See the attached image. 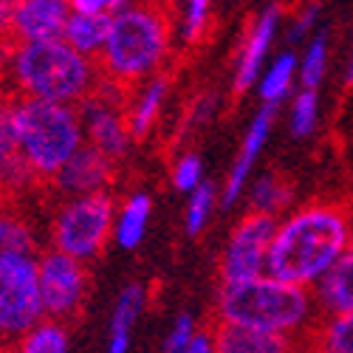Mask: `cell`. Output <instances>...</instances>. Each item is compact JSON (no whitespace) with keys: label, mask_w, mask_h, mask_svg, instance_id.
I'll return each mask as SVG.
<instances>
[{"label":"cell","mask_w":353,"mask_h":353,"mask_svg":"<svg viewBox=\"0 0 353 353\" xmlns=\"http://www.w3.org/2000/svg\"><path fill=\"white\" fill-rule=\"evenodd\" d=\"M353 221L336 201H311L277 221L266 274L314 288L350 249Z\"/></svg>","instance_id":"1"},{"label":"cell","mask_w":353,"mask_h":353,"mask_svg":"<svg viewBox=\"0 0 353 353\" xmlns=\"http://www.w3.org/2000/svg\"><path fill=\"white\" fill-rule=\"evenodd\" d=\"M0 79L12 99H43L79 108L99 85V65L65 40L0 46Z\"/></svg>","instance_id":"2"},{"label":"cell","mask_w":353,"mask_h":353,"mask_svg":"<svg viewBox=\"0 0 353 353\" xmlns=\"http://www.w3.org/2000/svg\"><path fill=\"white\" fill-rule=\"evenodd\" d=\"M172 60V20L167 6L136 0L133 6L110 17L108 43L99 54L102 79L116 82L125 91L167 71Z\"/></svg>","instance_id":"3"},{"label":"cell","mask_w":353,"mask_h":353,"mask_svg":"<svg viewBox=\"0 0 353 353\" xmlns=\"http://www.w3.org/2000/svg\"><path fill=\"white\" fill-rule=\"evenodd\" d=\"M316 300L311 288L260 274L243 283H221L215 297V322L263 328L285 336H305L314 325Z\"/></svg>","instance_id":"4"},{"label":"cell","mask_w":353,"mask_h":353,"mask_svg":"<svg viewBox=\"0 0 353 353\" xmlns=\"http://www.w3.org/2000/svg\"><path fill=\"white\" fill-rule=\"evenodd\" d=\"M14 130L20 159L37 184H51L82 147L85 130L79 108L43 99H14Z\"/></svg>","instance_id":"5"},{"label":"cell","mask_w":353,"mask_h":353,"mask_svg":"<svg viewBox=\"0 0 353 353\" xmlns=\"http://www.w3.org/2000/svg\"><path fill=\"white\" fill-rule=\"evenodd\" d=\"M113 218L116 201L110 192L63 198L51 221V249L91 263L113 241Z\"/></svg>","instance_id":"6"},{"label":"cell","mask_w":353,"mask_h":353,"mask_svg":"<svg viewBox=\"0 0 353 353\" xmlns=\"http://www.w3.org/2000/svg\"><path fill=\"white\" fill-rule=\"evenodd\" d=\"M43 319L37 254H0V339L14 342Z\"/></svg>","instance_id":"7"},{"label":"cell","mask_w":353,"mask_h":353,"mask_svg":"<svg viewBox=\"0 0 353 353\" xmlns=\"http://www.w3.org/2000/svg\"><path fill=\"white\" fill-rule=\"evenodd\" d=\"M125 105H128V91L110 79H99L91 97L79 105L85 144L99 150L113 164L128 159V153L136 144L130 136V128H128Z\"/></svg>","instance_id":"8"},{"label":"cell","mask_w":353,"mask_h":353,"mask_svg":"<svg viewBox=\"0 0 353 353\" xmlns=\"http://www.w3.org/2000/svg\"><path fill=\"white\" fill-rule=\"evenodd\" d=\"M274 229H277V218L243 212L241 221L232 226L229 241L221 252L218 280L221 283H243V280L266 274Z\"/></svg>","instance_id":"9"},{"label":"cell","mask_w":353,"mask_h":353,"mask_svg":"<svg viewBox=\"0 0 353 353\" xmlns=\"http://www.w3.org/2000/svg\"><path fill=\"white\" fill-rule=\"evenodd\" d=\"M37 283H40V300L46 319L68 322L82 311L88 297V269L85 263L48 249L37 254Z\"/></svg>","instance_id":"10"},{"label":"cell","mask_w":353,"mask_h":353,"mask_svg":"<svg viewBox=\"0 0 353 353\" xmlns=\"http://www.w3.org/2000/svg\"><path fill=\"white\" fill-rule=\"evenodd\" d=\"M280 20H283V6L280 3H272L263 9L252 26L246 28L243 34V43L238 48V63H234V79H232V88L234 94H246L249 88L260 79L263 74V63H266V54L274 43V34L280 28Z\"/></svg>","instance_id":"11"},{"label":"cell","mask_w":353,"mask_h":353,"mask_svg":"<svg viewBox=\"0 0 353 353\" xmlns=\"http://www.w3.org/2000/svg\"><path fill=\"white\" fill-rule=\"evenodd\" d=\"M116 181V164L105 159L94 147H82V150L54 175L48 184L60 198H82V195H99L108 192Z\"/></svg>","instance_id":"12"},{"label":"cell","mask_w":353,"mask_h":353,"mask_svg":"<svg viewBox=\"0 0 353 353\" xmlns=\"http://www.w3.org/2000/svg\"><path fill=\"white\" fill-rule=\"evenodd\" d=\"M274 119H277V105H260V110L254 113V119L249 122V130H246L243 144H241V153H238V159H234L226 181H223V190H221V203L223 207H234V203L246 195L252 170H254V164H257V159L263 153V147H266V141H269Z\"/></svg>","instance_id":"13"},{"label":"cell","mask_w":353,"mask_h":353,"mask_svg":"<svg viewBox=\"0 0 353 353\" xmlns=\"http://www.w3.org/2000/svg\"><path fill=\"white\" fill-rule=\"evenodd\" d=\"M68 17V0H20L12 23V43L63 40Z\"/></svg>","instance_id":"14"},{"label":"cell","mask_w":353,"mask_h":353,"mask_svg":"<svg viewBox=\"0 0 353 353\" xmlns=\"http://www.w3.org/2000/svg\"><path fill=\"white\" fill-rule=\"evenodd\" d=\"M215 353H303V336H285L263 328L234 325V322H212Z\"/></svg>","instance_id":"15"},{"label":"cell","mask_w":353,"mask_h":353,"mask_svg":"<svg viewBox=\"0 0 353 353\" xmlns=\"http://www.w3.org/2000/svg\"><path fill=\"white\" fill-rule=\"evenodd\" d=\"M170 88H172V77H170V71H164L153 79L136 85L133 91H128L125 113H128V128H130L133 141L147 139L159 128L164 105L170 99Z\"/></svg>","instance_id":"16"},{"label":"cell","mask_w":353,"mask_h":353,"mask_svg":"<svg viewBox=\"0 0 353 353\" xmlns=\"http://www.w3.org/2000/svg\"><path fill=\"white\" fill-rule=\"evenodd\" d=\"M34 175L20 159L17 130H14V99L0 94V198L17 195L34 187Z\"/></svg>","instance_id":"17"},{"label":"cell","mask_w":353,"mask_h":353,"mask_svg":"<svg viewBox=\"0 0 353 353\" xmlns=\"http://www.w3.org/2000/svg\"><path fill=\"white\" fill-rule=\"evenodd\" d=\"M147 303H150V285L141 280H133L119 291V297H116L113 311H110V322H108V353L130 350L133 328L139 316L144 314Z\"/></svg>","instance_id":"18"},{"label":"cell","mask_w":353,"mask_h":353,"mask_svg":"<svg viewBox=\"0 0 353 353\" xmlns=\"http://www.w3.org/2000/svg\"><path fill=\"white\" fill-rule=\"evenodd\" d=\"M153 218V198L147 192H130L119 207H116V218H113V243L119 249H139L147 226Z\"/></svg>","instance_id":"19"},{"label":"cell","mask_w":353,"mask_h":353,"mask_svg":"<svg viewBox=\"0 0 353 353\" xmlns=\"http://www.w3.org/2000/svg\"><path fill=\"white\" fill-rule=\"evenodd\" d=\"M314 300L322 314L353 311V243L334 263V269L314 285Z\"/></svg>","instance_id":"20"},{"label":"cell","mask_w":353,"mask_h":353,"mask_svg":"<svg viewBox=\"0 0 353 353\" xmlns=\"http://www.w3.org/2000/svg\"><path fill=\"white\" fill-rule=\"evenodd\" d=\"M246 201H249V212L277 218L291 207L294 181L280 170H269V172L257 175V179L246 187Z\"/></svg>","instance_id":"21"},{"label":"cell","mask_w":353,"mask_h":353,"mask_svg":"<svg viewBox=\"0 0 353 353\" xmlns=\"http://www.w3.org/2000/svg\"><path fill=\"white\" fill-rule=\"evenodd\" d=\"M303 353H353V311L316 319L303 336Z\"/></svg>","instance_id":"22"},{"label":"cell","mask_w":353,"mask_h":353,"mask_svg":"<svg viewBox=\"0 0 353 353\" xmlns=\"http://www.w3.org/2000/svg\"><path fill=\"white\" fill-rule=\"evenodd\" d=\"M110 32V17L108 14H74L68 17V26L63 32V40L88 60H99V54L108 43Z\"/></svg>","instance_id":"23"},{"label":"cell","mask_w":353,"mask_h":353,"mask_svg":"<svg viewBox=\"0 0 353 353\" xmlns=\"http://www.w3.org/2000/svg\"><path fill=\"white\" fill-rule=\"evenodd\" d=\"M68 347H71V336L63 322L43 319L40 325L14 339L6 353H68Z\"/></svg>","instance_id":"24"},{"label":"cell","mask_w":353,"mask_h":353,"mask_svg":"<svg viewBox=\"0 0 353 353\" xmlns=\"http://www.w3.org/2000/svg\"><path fill=\"white\" fill-rule=\"evenodd\" d=\"M294 79H297V57L291 51H283L257 79V94L263 105H280L283 97L291 91Z\"/></svg>","instance_id":"25"},{"label":"cell","mask_w":353,"mask_h":353,"mask_svg":"<svg viewBox=\"0 0 353 353\" xmlns=\"http://www.w3.org/2000/svg\"><path fill=\"white\" fill-rule=\"evenodd\" d=\"M37 254L34 229L23 215L0 203V254Z\"/></svg>","instance_id":"26"},{"label":"cell","mask_w":353,"mask_h":353,"mask_svg":"<svg viewBox=\"0 0 353 353\" xmlns=\"http://www.w3.org/2000/svg\"><path fill=\"white\" fill-rule=\"evenodd\" d=\"M218 201H221V195H218V187L212 181H203L198 190L190 192L187 212H184V229H187L190 238H198V234L210 226Z\"/></svg>","instance_id":"27"},{"label":"cell","mask_w":353,"mask_h":353,"mask_svg":"<svg viewBox=\"0 0 353 353\" xmlns=\"http://www.w3.org/2000/svg\"><path fill=\"white\" fill-rule=\"evenodd\" d=\"M325 68H328V37L316 34L308 43L303 60H297V79H300V85L308 88V91H316L322 77H325Z\"/></svg>","instance_id":"28"},{"label":"cell","mask_w":353,"mask_h":353,"mask_svg":"<svg viewBox=\"0 0 353 353\" xmlns=\"http://www.w3.org/2000/svg\"><path fill=\"white\" fill-rule=\"evenodd\" d=\"M210 20H212V0H184L181 17H179L181 40L187 46L201 43L210 32Z\"/></svg>","instance_id":"29"},{"label":"cell","mask_w":353,"mask_h":353,"mask_svg":"<svg viewBox=\"0 0 353 353\" xmlns=\"http://www.w3.org/2000/svg\"><path fill=\"white\" fill-rule=\"evenodd\" d=\"M316 119H319V94L303 88V91L291 102V113H288L291 133L300 136V139L311 136L316 130Z\"/></svg>","instance_id":"30"},{"label":"cell","mask_w":353,"mask_h":353,"mask_svg":"<svg viewBox=\"0 0 353 353\" xmlns=\"http://www.w3.org/2000/svg\"><path fill=\"white\" fill-rule=\"evenodd\" d=\"M170 181H172L175 190L184 192V195L198 190L203 184V164H201V159L195 153H179V156H175V161H172V167H170Z\"/></svg>","instance_id":"31"},{"label":"cell","mask_w":353,"mask_h":353,"mask_svg":"<svg viewBox=\"0 0 353 353\" xmlns=\"http://www.w3.org/2000/svg\"><path fill=\"white\" fill-rule=\"evenodd\" d=\"M198 334V325H195V316L192 314H179L172 319V325H170V331H167V336H164V353H181L187 345H190V339Z\"/></svg>","instance_id":"32"},{"label":"cell","mask_w":353,"mask_h":353,"mask_svg":"<svg viewBox=\"0 0 353 353\" xmlns=\"http://www.w3.org/2000/svg\"><path fill=\"white\" fill-rule=\"evenodd\" d=\"M316 17H319V3H316V0H305V3H300L297 9H294V20L288 26V40L297 43L308 32H314Z\"/></svg>","instance_id":"33"},{"label":"cell","mask_w":353,"mask_h":353,"mask_svg":"<svg viewBox=\"0 0 353 353\" xmlns=\"http://www.w3.org/2000/svg\"><path fill=\"white\" fill-rule=\"evenodd\" d=\"M74 14H108L113 17L119 12V0H68Z\"/></svg>","instance_id":"34"},{"label":"cell","mask_w":353,"mask_h":353,"mask_svg":"<svg viewBox=\"0 0 353 353\" xmlns=\"http://www.w3.org/2000/svg\"><path fill=\"white\" fill-rule=\"evenodd\" d=\"M20 0H0V46L12 43V23Z\"/></svg>","instance_id":"35"},{"label":"cell","mask_w":353,"mask_h":353,"mask_svg":"<svg viewBox=\"0 0 353 353\" xmlns=\"http://www.w3.org/2000/svg\"><path fill=\"white\" fill-rule=\"evenodd\" d=\"M181 353H215V339H212V331H210V328L198 331V334L190 339V345H187Z\"/></svg>","instance_id":"36"},{"label":"cell","mask_w":353,"mask_h":353,"mask_svg":"<svg viewBox=\"0 0 353 353\" xmlns=\"http://www.w3.org/2000/svg\"><path fill=\"white\" fill-rule=\"evenodd\" d=\"M345 85L353 88V54H350V60H347V65H345Z\"/></svg>","instance_id":"37"},{"label":"cell","mask_w":353,"mask_h":353,"mask_svg":"<svg viewBox=\"0 0 353 353\" xmlns=\"http://www.w3.org/2000/svg\"><path fill=\"white\" fill-rule=\"evenodd\" d=\"M144 3H156V6H167V9H170L172 0H144Z\"/></svg>","instance_id":"38"},{"label":"cell","mask_w":353,"mask_h":353,"mask_svg":"<svg viewBox=\"0 0 353 353\" xmlns=\"http://www.w3.org/2000/svg\"><path fill=\"white\" fill-rule=\"evenodd\" d=\"M0 353H6V342L3 339H0Z\"/></svg>","instance_id":"39"},{"label":"cell","mask_w":353,"mask_h":353,"mask_svg":"<svg viewBox=\"0 0 353 353\" xmlns=\"http://www.w3.org/2000/svg\"><path fill=\"white\" fill-rule=\"evenodd\" d=\"M350 243H353V241H350Z\"/></svg>","instance_id":"40"}]
</instances>
